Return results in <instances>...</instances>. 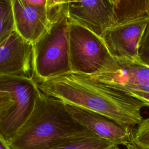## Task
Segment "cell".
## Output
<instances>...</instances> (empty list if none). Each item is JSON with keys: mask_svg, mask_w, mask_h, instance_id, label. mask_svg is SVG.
Masks as SVG:
<instances>
[{"mask_svg": "<svg viewBox=\"0 0 149 149\" xmlns=\"http://www.w3.org/2000/svg\"><path fill=\"white\" fill-rule=\"evenodd\" d=\"M36 82L44 94L104 115L123 127L133 129L143 120V102L90 76L71 72Z\"/></svg>", "mask_w": 149, "mask_h": 149, "instance_id": "cell-1", "label": "cell"}, {"mask_svg": "<svg viewBox=\"0 0 149 149\" xmlns=\"http://www.w3.org/2000/svg\"><path fill=\"white\" fill-rule=\"evenodd\" d=\"M94 135L71 115L65 102L41 91L32 113L7 143L12 149H48Z\"/></svg>", "mask_w": 149, "mask_h": 149, "instance_id": "cell-2", "label": "cell"}, {"mask_svg": "<svg viewBox=\"0 0 149 149\" xmlns=\"http://www.w3.org/2000/svg\"><path fill=\"white\" fill-rule=\"evenodd\" d=\"M68 1H58L49 26L34 43L36 81H42L71 72L69 59Z\"/></svg>", "mask_w": 149, "mask_h": 149, "instance_id": "cell-3", "label": "cell"}, {"mask_svg": "<svg viewBox=\"0 0 149 149\" xmlns=\"http://www.w3.org/2000/svg\"><path fill=\"white\" fill-rule=\"evenodd\" d=\"M40 91L34 79L0 76V136L7 142L32 113Z\"/></svg>", "mask_w": 149, "mask_h": 149, "instance_id": "cell-4", "label": "cell"}, {"mask_svg": "<svg viewBox=\"0 0 149 149\" xmlns=\"http://www.w3.org/2000/svg\"><path fill=\"white\" fill-rule=\"evenodd\" d=\"M69 46L72 72L91 76L100 72L113 59L102 38L70 22Z\"/></svg>", "mask_w": 149, "mask_h": 149, "instance_id": "cell-5", "label": "cell"}, {"mask_svg": "<svg viewBox=\"0 0 149 149\" xmlns=\"http://www.w3.org/2000/svg\"><path fill=\"white\" fill-rule=\"evenodd\" d=\"M149 16L141 17L109 29L102 38L114 59L139 62V52Z\"/></svg>", "mask_w": 149, "mask_h": 149, "instance_id": "cell-6", "label": "cell"}, {"mask_svg": "<svg viewBox=\"0 0 149 149\" xmlns=\"http://www.w3.org/2000/svg\"><path fill=\"white\" fill-rule=\"evenodd\" d=\"M0 76L36 77L34 43L25 40L16 30L0 42Z\"/></svg>", "mask_w": 149, "mask_h": 149, "instance_id": "cell-7", "label": "cell"}, {"mask_svg": "<svg viewBox=\"0 0 149 149\" xmlns=\"http://www.w3.org/2000/svg\"><path fill=\"white\" fill-rule=\"evenodd\" d=\"M90 76L127 95L132 91L149 92V67L139 62L113 59L100 72Z\"/></svg>", "mask_w": 149, "mask_h": 149, "instance_id": "cell-8", "label": "cell"}, {"mask_svg": "<svg viewBox=\"0 0 149 149\" xmlns=\"http://www.w3.org/2000/svg\"><path fill=\"white\" fill-rule=\"evenodd\" d=\"M66 12L69 22L84 27L101 38L114 26L113 0L68 1Z\"/></svg>", "mask_w": 149, "mask_h": 149, "instance_id": "cell-9", "label": "cell"}, {"mask_svg": "<svg viewBox=\"0 0 149 149\" xmlns=\"http://www.w3.org/2000/svg\"><path fill=\"white\" fill-rule=\"evenodd\" d=\"M58 0H49L46 6H36L27 0H12L16 31L25 40L36 42L47 30Z\"/></svg>", "mask_w": 149, "mask_h": 149, "instance_id": "cell-10", "label": "cell"}, {"mask_svg": "<svg viewBox=\"0 0 149 149\" xmlns=\"http://www.w3.org/2000/svg\"><path fill=\"white\" fill-rule=\"evenodd\" d=\"M71 115L81 125L97 136L117 146L132 143L133 130L123 127L109 118L84 108L65 104Z\"/></svg>", "mask_w": 149, "mask_h": 149, "instance_id": "cell-11", "label": "cell"}, {"mask_svg": "<svg viewBox=\"0 0 149 149\" xmlns=\"http://www.w3.org/2000/svg\"><path fill=\"white\" fill-rule=\"evenodd\" d=\"M114 26L149 16V0H113Z\"/></svg>", "mask_w": 149, "mask_h": 149, "instance_id": "cell-12", "label": "cell"}, {"mask_svg": "<svg viewBox=\"0 0 149 149\" xmlns=\"http://www.w3.org/2000/svg\"><path fill=\"white\" fill-rule=\"evenodd\" d=\"M116 144L97 135L79 138L48 149H113Z\"/></svg>", "mask_w": 149, "mask_h": 149, "instance_id": "cell-13", "label": "cell"}, {"mask_svg": "<svg viewBox=\"0 0 149 149\" xmlns=\"http://www.w3.org/2000/svg\"><path fill=\"white\" fill-rule=\"evenodd\" d=\"M0 42L16 30L12 0H0Z\"/></svg>", "mask_w": 149, "mask_h": 149, "instance_id": "cell-14", "label": "cell"}, {"mask_svg": "<svg viewBox=\"0 0 149 149\" xmlns=\"http://www.w3.org/2000/svg\"><path fill=\"white\" fill-rule=\"evenodd\" d=\"M132 143L139 149H149V117L143 119L133 130Z\"/></svg>", "mask_w": 149, "mask_h": 149, "instance_id": "cell-15", "label": "cell"}, {"mask_svg": "<svg viewBox=\"0 0 149 149\" xmlns=\"http://www.w3.org/2000/svg\"><path fill=\"white\" fill-rule=\"evenodd\" d=\"M139 59L140 63L149 67V21L141 41Z\"/></svg>", "mask_w": 149, "mask_h": 149, "instance_id": "cell-16", "label": "cell"}, {"mask_svg": "<svg viewBox=\"0 0 149 149\" xmlns=\"http://www.w3.org/2000/svg\"><path fill=\"white\" fill-rule=\"evenodd\" d=\"M128 95L143 102L145 107H149V92L143 91H132L130 92Z\"/></svg>", "mask_w": 149, "mask_h": 149, "instance_id": "cell-17", "label": "cell"}, {"mask_svg": "<svg viewBox=\"0 0 149 149\" xmlns=\"http://www.w3.org/2000/svg\"><path fill=\"white\" fill-rule=\"evenodd\" d=\"M0 149H12L7 141L3 138L0 136Z\"/></svg>", "mask_w": 149, "mask_h": 149, "instance_id": "cell-18", "label": "cell"}, {"mask_svg": "<svg viewBox=\"0 0 149 149\" xmlns=\"http://www.w3.org/2000/svg\"><path fill=\"white\" fill-rule=\"evenodd\" d=\"M126 148L127 149H139L137 147H136L133 143H130L127 144L126 146Z\"/></svg>", "mask_w": 149, "mask_h": 149, "instance_id": "cell-19", "label": "cell"}, {"mask_svg": "<svg viewBox=\"0 0 149 149\" xmlns=\"http://www.w3.org/2000/svg\"><path fill=\"white\" fill-rule=\"evenodd\" d=\"M113 149H119V147H118V146H116V147H115Z\"/></svg>", "mask_w": 149, "mask_h": 149, "instance_id": "cell-20", "label": "cell"}]
</instances>
